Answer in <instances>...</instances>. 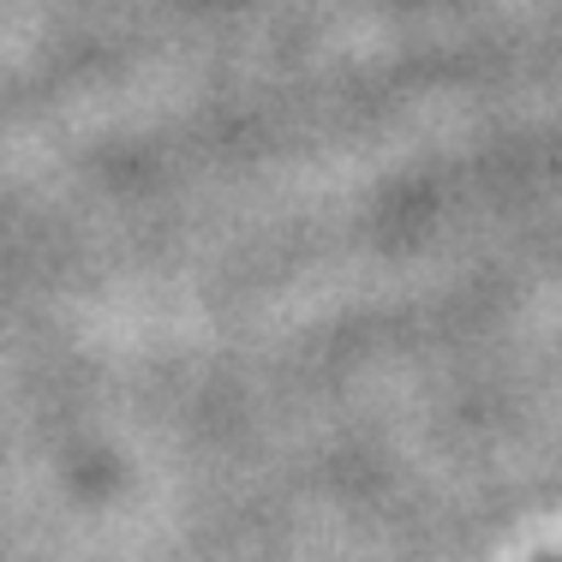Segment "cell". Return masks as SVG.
<instances>
[{"instance_id":"obj_1","label":"cell","mask_w":562,"mask_h":562,"mask_svg":"<svg viewBox=\"0 0 562 562\" xmlns=\"http://www.w3.org/2000/svg\"><path fill=\"white\" fill-rule=\"evenodd\" d=\"M544 562H562V557H544Z\"/></svg>"}]
</instances>
